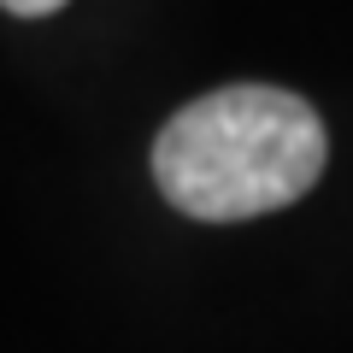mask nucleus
<instances>
[{
  "instance_id": "1",
  "label": "nucleus",
  "mask_w": 353,
  "mask_h": 353,
  "mask_svg": "<svg viewBox=\"0 0 353 353\" xmlns=\"http://www.w3.org/2000/svg\"><path fill=\"white\" fill-rule=\"evenodd\" d=\"M324 118L265 83H230L189 101L153 141V183L201 224H241L283 212L324 176Z\"/></svg>"
},
{
  "instance_id": "2",
  "label": "nucleus",
  "mask_w": 353,
  "mask_h": 353,
  "mask_svg": "<svg viewBox=\"0 0 353 353\" xmlns=\"http://www.w3.org/2000/svg\"><path fill=\"white\" fill-rule=\"evenodd\" d=\"M6 12H18V18H48V12H59L65 0H0Z\"/></svg>"
}]
</instances>
